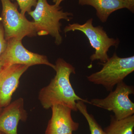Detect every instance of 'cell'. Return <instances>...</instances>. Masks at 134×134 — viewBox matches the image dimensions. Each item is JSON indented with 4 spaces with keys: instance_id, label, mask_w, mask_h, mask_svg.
<instances>
[{
    "instance_id": "1",
    "label": "cell",
    "mask_w": 134,
    "mask_h": 134,
    "mask_svg": "<svg viewBox=\"0 0 134 134\" xmlns=\"http://www.w3.org/2000/svg\"><path fill=\"white\" fill-rule=\"evenodd\" d=\"M54 65L56 74L49 84L43 87L39 93L38 99L43 108L48 109L53 105L61 104L77 111V101L89 104L88 100L77 95L70 83V75L76 74L75 67L62 58L58 59Z\"/></svg>"
},
{
    "instance_id": "2",
    "label": "cell",
    "mask_w": 134,
    "mask_h": 134,
    "mask_svg": "<svg viewBox=\"0 0 134 134\" xmlns=\"http://www.w3.org/2000/svg\"><path fill=\"white\" fill-rule=\"evenodd\" d=\"M28 14L33 19L37 34L50 35L54 38L57 45L61 44L63 40L60 21L65 19L69 21L73 18L72 13L64 12L60 6L50 5L47 0H38L35 9Z\"/></svg>"
},
{
    "instance_id": "3",
    "label": "cell",
    "mask_w": 134,
    "mask_h": 134,
    "mask_svg": "<svg viewBox=\"0 0 134 134\" xmlns=\"http://www.w3.org/2000/svg\"><path fill=\"white\" fill-rule=\"evenodd\" d=\"M100 70L87 76L93 84L102 85L107 91L113 90L117 84L134 71V56L120 58L115 52L105 62L100 63Z\"/></svg>"
},
{
    "instance_id": "4",
    "label": "cell",
    "mask_w": 134,
    "mask_h": 134,
    "mask_svg": "<svg viewBox=\"0 0 134 134\" xmlns=\"http://www.w3.org/2000/svg\"><path fill=\"white\" fill-rule=\"evenodd\" d=\"M93 19L90 18L83 24L75 23L69 24L65 27V33L71 31L81 32L87 37L95 52L91 55V62L100 61V63L105 62L109 59L108 52L111 47H118L120 41L119 39L109 37L103 27L93 25Z\"/></svg>"
},
{
    "instance_id": "5",
    "label": "cell",
    "mask_w": 134,
    "mask_h": 134,
    "mask_svg": "<svg viewBox=\"0 0 134 134\" xmlns=\"http://www.w3.org/2000/svg\"><path fill=\"white\" fill-rule=\"evenodd\" d=\"M2 12L1 19L4 29L6 40L15 38L22 40L24 37L37 36L33 21H30L19 12L17 3L10 0H1Z\"/></svg>"
},
{
    "instance_id": "6",
    "label": "cell",
    "mask_w": 134,
    "mask_h": 134,
    "mask_svg": "<svg viewBox=\"0 0 134 134\" xmlns=\"http://www.w3.org/2000/svg\"><path fill=\"white\" fill-rule=\"evenodd\" d=\"M134 93L133 86L122 81L117 84L115 90L110 91L107 97L92 99L89 104L112 111L115 119H122L134 115V103L129 98Z\"/></svg>"
},
{
    "instance_id": "7",
    "label": "cell",
    "mask_w": 134,
    "mask_h": 134,
    "mask_svg": "<svg viewBox=\"0 0 134 134\" xmlns=\"http://www.w3.org/2000/svg\"><path fill=\"white\" fill-rule=\"evenodd\" d=\"M2 66L13 65L29 66L44 65L55 69V65L51 63L45 55L30 52L23 45L22 40L15 38L7 40L6 48L0 56Z\"/></svg>"
},
{
    "instance_id": "8",
    "label": "cell",
    "mask_w": 134,
    "mask_h": 134,
    "mask_svg": "<svg viewBox=\"0 0 134 134\" xmlns=\"http://www.w3.org/2000/svg\"><path fill=\"white\" fill-rule=\"evenodd\" d=\"M29 66L13 65L0 68V108L11 103L13 93L19 86V79Z\"/></svg>"
},
{
    "instance_id": "9",
    "label": "cell",
    "mask_w": 134,
    "mask_h": 134,
    "mask_svg": "<svg viewBox=\"0 0 134 134\" xmlns=\"http://www.w3.org/2000/svg\"><path fill=\"white\" fill-rule=\"evenodd\" d=\"M51 108L52 117L48 121L45 134L72 133L78 129L79 123L72 119L71 108L61 104L53 105Z\"/></svg>"
},
{
    "instance_id": "10",
    "label": "cell",
    "mask_w": 134,
    "mask_h": 134,
    "mask_svg": "<svg viewBox=\"0 0 134 134\" xmlns=\"http://www.w3.org/2000/svg\"><path fill=\"white\" fill-rule=\"evenodd\" d=\"M28 114L24 107V100L19 98L3 108L0 113V131L6 134H18L20 121H26Z\"/></svg>"
},
{
    "instance_id": "11",
    "label": "cell",
    "mask_w": 134,
    "mask_h": 134,
    "mask_svg": "<svg viewBox=\"0 0 134 134\" xmlns=\"http://www.w3.org/2000/svg\"><path fill=\"white\" fill-rule=\"evenodd\" d=\"M79 5L90 6L96 9V15L102 23H105L110 15L127 7L122 0H78Z\"/></svg>"
},
{
    "instance_id": "12",
    "label": "cell",
    "mask_w": 134,
    "mask_h": 134,
    "mask_svg": "<svg viewBox=\"0 0 134 134\" xmlns=\"http://www.w3.org/2000/svg\"><path fill=\"white\" fill-rule=\"evenodd\" d=\"M110 125L104 129L106 134H133L134 115L117 120L111 115Z\"/></svg>"
},
{
    "instance_id": "13",
    "label": "cell",
    "mask_w": 134,
    "mask_h": 134,
    "mask_svg": "<svg viewBox=\"0 0 134 134\" xmlns=\"http://www.w3.org/2000/svg\"><path fill=\"white\" fill-rule=\"evenodd\" d=\"M77 110L86 119L90 128L91 134H106L92 114L89 113L85 103L81 100L76 103Z\"/></svg>"
},
{
    "instance_id": "14",
    "label": "cell",
    "mask_w": 134,
    "mask_h": 134,
    "mask_svg": "<svg viewBox=\"0 0 134 134\" xmlns=\"http://www.w3.org/2000/svg\"><path fill=\"white\" fill-rule=\"evenodd\" d=\"M14 1V0H10ZM19 9L20 13L25 16V13L31 11L32 7H36L38 0H16Z\"/></svg>"
},
{
    "instance_id": "15",
    "label": "cell",
    "mask_w": 134,
    "mask_h": 134,
    "mask_svg": "<svg viewBox=\"0 0 134 134\" xmlns=\"http://www.w3.org/2000/svg\"><path fill=\"white\" fill-rule=\"evenodd\" d=\"M7 45V41L5 38L4 29L2 24L0 22V56L5 50ZM1 66L0 62V68Z\"/></svg>"
},
{
    "instance_id": "16",
    "label": "cell",
    "mask_w": 134,
    "mask_h": 134,
    "mask_svg": "<svg viewBox=\"0 0 134 134\" xmlns=\"http://www.w3.org/2000/svg\"><path fill=\"white\" fill-rule=\"evenodd\" d=\"M126 3L127 7V9L130 12L134 13V0H122Z\"/></svg>"
},
{
    "instance_id": "17",
    "label": "cell",
    "mask_w": 134,
    "mask_h": 134,
    "mask_svg": "<svg viewBox=\"0 0 134 134\" xmlns=\"http://www.w3.org/2000/svg\"><path fill=\"white\" fill-rule=\"evenodd\" d=\"M65 0H53V2L57 6H60V4Z\"/></svg>"
},
{
    "instance_id": "18",
    "label": "cell",
    "mask_w": 134,
    "mask_h": 134,
    "mask_svg": "<svg viewBox=\"0 0 134 134\" xmlns=\"http://www.w3.org/2000/svg\"><path fill=\"white\" fill-rule=\"evenodd\" d=\"M0 134H5V133H3V132H1V131H0Z\"/></svg>"
},
{
    "instance_id": "19",
    "label": "cell",
    "mask_w": 134,
    "mask_h": 134,
    "mask_svg": "<svg viewBox=\"0 0 134 134\" xmlns=\"http://www.w3.org/2000/svg\"><path fill=\"white\" fill-rule=\"evenodd\" d=\"M2 110H3V108H0V113H1V112L2 111Z\"/></svg>"
},
{
    "instance_id": "20",
    "label": "cell",
    "mask_w": 134,
    "mask_h": 134,
    "mask_svg": "<svg viewBox=\"0 0 134 134\" xmlns=\"http://www.w3.org/2000/svg\"><path fill=\"white\" fill-rule=\"evenodd\" d=\"M72 134V133H70V134Z\"/></svg>"
}]
</instances>
